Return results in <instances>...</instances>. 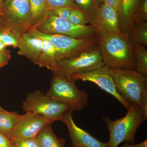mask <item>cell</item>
Returning <instances> with one entry per match:
<instances>
[{"instance_id": "36", "label": "cell", "mask_w": 147, "mask_h": 147, "mask_svg": "<svg viewBox=\"0 0 147 147\" xmlns=\"http://www.w3.org/2000/svg\"><path fill=\"white\" fill-rule=\"evenodd\" d=\"M103 1H104V0H98L99 5H100L101 4L103 3Z\"/></svg>"}, {"instance_id": "23", "label": "cell", "mask_w": 147, "mask_h": 147, "mask_svg": "<svg viewBox=\"0 0 147 147\" xmlns=\"http://www.w3.org/2000/svg\"><path fill=\"white\" fill-rule=\"evenodd\" d=\"M132 51L137 61L136 70L147 75V50L146 47L138 44H131Z\"/></svg>"}, {"instance_id": "30", "label": "cell", "mask_w": 147, "mask_h": 147, "mask_svg": "<svg viewBox=\"0 0 147 147\" xmlns=\"http://www.w3.org/2000/svg\"><path fill=\"white\" fill-rule=\"evenodd\" d=\"M121 0H104L103 3L106 5L114 9L116 11L118 16L120 6Z\"/></svg>"}, {"instance_id": "22", "label": "cell", "mask_w": 147, "mask_h": 147, "mask_svg": "<svg viewBox=\"0 0 147 147\" xmlns=\"http://www.w3.org/2000/svg\"><path fill=\"white\" fill-rule=\"evenodd\" d=\"M131 44L147 46V22H139L132 27L126 34Z\"/></svg>"}, {"instance_id": "21", "label": "cell", "mask_w": 147, "mask_h": 147, "mask_svg": "<svg viewBox=\"0 0 147 147\" xmlns=\"http://www.w3.org/2000/svg\"><path fill=\"white\" fill-rule=\"evenodd\" d=\"M73 1L76 9L84 13L89 23L93 26L99 6L98 0H73Z\"/></svg>"}, {"instance_id": "32", "label": "cell", "mask_w": 147, "mask_h": 147, "mask_svg": "<svg viewBox=\"0 0 147 147\" xmlns=\"http://www.w3.org/2000/svg\"><path fill=\"white\" fill-rule=\"evenodd\" d=\"M121 147H147V140L146 139L138 144H130L126 142L125 144Z\"/></svg>"}, {"instance_id": "5", "label": "cell", "mask_w": 147, "mask_h": 147, "mask_svg": "<svg viewBox=\"0 0 147 147\" xmlns=\"http://www.w3.org/2000/svg\"><path fill=\"white\" fill-rule=\"evenodd\" d=\"M48 96L68 105L70 110L81 111L88 105L89 95L86 90H80L75 82L58 74H53Z\"/></svg>"}, {"instance_id": "6", "label": "cell", "mask_w": 147, "mask_h": 147, "mask_svg": "<svg viewBox=\"0 0 147 147\" xmlns=\"http://www.w3.org/2000/svg\"><path fill=\"white\" fill-rule=\"evenodd\" d=\"M34 28L43 33L64 35L77 38L98 36L97 30L94 27L91 25H75L68 19L57 16L53 11H50Z\"/></svg>"}, {"instance_id": "29", "label": "cell", "mask_w": 147, "mask_h": 147, "mask_svg": "<svg viewBox=\"0 0 147 147\" xmlns=\"http://www.w3.org/2000/svg\"><path fill=\"white\" fill-rule=\"evenodd\" d=\"M11 58V51L6 49L0 52V68L8 64L9 61Z\"/></svg>"}, {"instance_id": "27", "label": "cell", "mask_w": 147, "mask_h": 147, "mask_svg": "<svg viewBox=\"0 0 147 147\" xmlns=\"http://www.w3.org/2000/svg\"><path fill=\"white\" fill-rule=\"evenodd\" d=\"M74 8L68 7H62L53 10V13L57 16L65 19H68L71 11Z\"/></svg>"}, {"instance_id": "37", "label": "cell", "mask_w": 147, "mask_h": 147, "mask_svg": "<svg viewBox=\"0 0 147 147\" xmlns=\"http://www.w3.org/2000/svg\"><path fill=\"white\" fill-rule=\"evenodd\" d=\"M3 0H0V5H1L2 3Z\"/></svg>"}, {"instance_id": "3", "label": "cell", "mask_w": 147, "mask_h": 147, "mask_svg": "<svg viewBox=\"0 0 147 147\" xmlns=\"http://www.w3.org/2000/svg\"><path fill=\"white\" fill-rule=\"evenodd\" d=\"M102 120L110 134L107 147H117L125 142L134 144L137 129L146 121L142 108L134 104H131L123 117L112 121L106 116L102 118Z\"/></svg>"}, {"instance_id": "14", "label": "cell", "mask_w": 147, "mask_h": 147, "mask_svg": "<svg viewBox=\"0 0 147 147\" xmlns=\"http://www.w3.org/2000/svg\"><path fill=\"white\" fill-rule=\"evenodd\" d=\"M143 0H121L118 14L121 31L127 34L137 23Z\"/></svg>"}, {"instance_id": "7", "label": "cell", "mask_w": 147, "mask_h": 147, "mask_svg": "<svg viewBox=\"0 0 147 147\" xmlns=\"http://www.w3.org/2000/svg\"><path fill=\"white\" fill-rule=\"evenodd\" d=\"M103 65L102 54L98 46L76 57L58 61L51 71L71 80L74 74L91 71Z\"/></svg>"}, {"instance_id": "33", "label": "cell", "mask_w": 147, "mask_h": 147, "mask_svg": "<svg viewBox=\"0 0 147 147\" xmlns=\"http://www.w3.org/2000/svg\"><path fill=\"white\" fill-rule=\"evenodd\" d=\"M6 47L7 46L0 40V52L5 50L6 49Z\"/></svg>"}, {"instance_id": "12", "label": "cell", "mask_w": 147, "mask_h": 147, "mask_svg": "<svg viewBox=\"0 0 147 147\" xmlns=\"http://www.w3.org/2000/svg\"><path fill=\"white\" fill-rule=\"evenodd\" d=\"M72 112L71 110L66 112L61 121L68 129L72 147H107V143L100 142L76 125L73 120Z\"/></svg>"}, {"instance_id": "34", "label": "cell", "mask_w": 147, "mask_h": 147, "mask_svg": "<svg viewBox=\"0 0 147 147\" xmlns=\"http://www.w3.org/2000/svg\"><path fill=\"white\" fill-rule=\"evenodd\" d=\"M4 23V20L2 16H0V27L2 26Z\"/></svg>"}, {"instance_id": "24", "label": "cell", "mask_w": 147, "mask_h": 147, "mask_svg": "<svg viewBox=\"0 0 147 147\" xmlns=\"http://www.w3.org/2000/svg\"><path fill=\"white\" fill-rule=\"evenodd\" d=\"M12 147H41L36 137L33 138H18L11 140Z\"/></svg>"}, {"instance_id": "10", "label": "cell", "mask_w": 147, "mask_h": 147, "mask_svg": "<svg viewBox=\"0 0 147 147\" xmlns=\"http://www.w3.org/2000/svg\"><path fill=\"white\" fill-rule=\"evenodd\" d=\"M53 122V120L42 115L26 113L14 127L10 139L35 138L43 129Z\"/></svg>"}, {"instance_id": "11", "label": "cell", "mask_w": 147, "mask_h": 147, "mask_svg": "<svg viewBox=\"0 0 147 147\" xmlns=\"http://www.w3.org/2000/svg\"><path fill=\"white\" fill-rule=\"evenodd\" d=\"M1 6L5 22L26 32L30 13L29 0H3Z\"/></svg>"}, {"instance_id": "2", "label": "cell", "mask_w": 147, "mask_h": 147, "mask_svg": "<svg viewBox=\"0 0 147 147\" xmlns=\"http://www.w3.org/2000/svg\"><path fill=\"white\" fill-rule=\"evenodd\" d=\"M116 88L130 104L139 105L147 119V75L134 69L110 68Z\"/></svg>"}, {"instance_id": "8", "label": "cell", "mask_w": 147, "mask_h": 147, "mask_svg": "<svg viewBox=\"0 0 147 147\" xmlns=\"http://www.w3.org/2000/svg\"><path fill=\"white\" fill-rule=\"evenodd\" d=\"M22 108L26 113L42 115L54 122L61 121L64 114L70 110L68 105L51 98L40 90L28 93Z\"/></svg>"}, {"instance_id": "18", "label": "cell", "mask_w": 147, "mask_h": 147, "mask_svg": "<svg viewBox=\"0 0 147 147\" xmlns=\"http://www.w3.org/2000/svg\"><path fill=\"white\" fill-rule=\"evenodd\" d=\"M42 49L37 65L52 70L57 63L56 50L54 45L47 40L42 39Z\"/></svg>"}, {"instance_id": "16", "label": "cell", "mask_w": 147, "mask_h": 147, "mask_svg": "<svg viewBox=\"0 0 147 147\" xmlns=\"http://www.w3.org/2000/svg\"><path fill=\"white\" fill-rule=\"evenodd\" d=\"M29 2L30 13L27 31L35 28L51 11L46 0H29Z\"/></svg>"}, {"instance_id": "39", "label": "cell", "mask_w": 147, "mask_h": 147, "mask_svg": "<svg viewBox=\"0 0 147 147\" xmlns=\"http://www.w3.org/2000/svg\"><path fill=\"white\" fill-rule=\"evenodd\" d=\"M84 147L81 146H74V147Z\"/></svg>"}, {"instance_id": "4", "label": "cell", "mask_w": 147, "mask_h": 147, "mask_svg": "<svg viewBox=\"0 0 147 147\" xmlns=\"http://www.w3.org/2000/svg\"><path fill=\"white\" fill-rule=\"evenodd\" d=\"M27 32L51 42L56 50L57 61L76 57L98 46V36L77 38L64 35L43 33L35 28L30 29Z\"/></svg>"}, {"instance_id": "9", "label": "cell", "mask_w": 147, "mask_h": 147, "mask_svg": "<svg viewBox=\"0 0 147 147\" xmlns=\"http://www.w3.org/2000/svg\"><path fill=\"white\" fill-rule=\"evenodd\" d=\"M71 79L74 82L81 80L94 83L104 91L114 96L127 110L131 106V104L121 96L117 90L111 68L107 66L103 65L91 71L75 74L71 76Z\"/></svg>"}, {"instance_id": "31", "label": "cell", "mask_w": 147, "mask_h": 147, "mask_svg": "<svg viewBox=\"0 0 147 147\" xmlns=\"http://www.w3.org/2000/svg\"><path fill=\"white\" fill-rule=\"evenodd\" d=\"M0 147H12L10 139L5 135L0 133Z\"/></svg>"}, {"instance_id": "19", "label": "cell", "mask_w": 147, "mask_h": 147, "mask_svg": "<svg viewBox=\"0 0 147 147\" xmlns=\"http://www.w3.org/2000/svg\"><path fill=\"white\" fill-rule=\"evenodd\" d=\"M22 116L17 112L0 110V133L10 139L14 127Z\"/></svg>"}, {"instance_id": "20", "label": "cell", "mask_w": 147, "mask_h": 147, "mask_svg": "<svg viewBox=\"0 0 147 147\" xmlns=\"http://www.w3.org/2000/svg\"><path fill=\"white\" fill-rule=\"evenodd\" d=\"M41 147H66L65 140L56 136L51 124L47 125L36 137Z\"/></svg>"}, {"instance_id": "13", "label": "cell", "mask_w": 147, "mask_h": 147, "mask_svg": "<svg viewBox=\"0 0 147 147\" xmlns=\"http://www.w3.org/2000/svg\"><path fill=\"white\" fill-rule=\"evenodd\" d=\"M93 26L96 29L98 34L121 32L116 11L104 3L99 5Z\"/></svg>"}, {"instance_id": "17", "label": "cell", "mask_w": 147, "mask_h": 147, "mask_svg": "<svg viewBox=\"0 0 147 147\" xmlns=\"http://www.w3.org/2000/svg\"><path fill=\"white\" fill-rule=\"evenodd\" d=\"M25 31L14 25L6 23L0 27V40L7 46L18 47Z\"/></svg>"}, {"instance_id": "26", "label": "cell", "mask_w": 147, "mask_h": 147, "mask_svg": "<svg viewBox=\"0 0 147 147\" xmlns=\"http://www.w3.org/2000/svg\"><path fill=\"white\" fill-rule=\"evenodd\" d=\"M50 10L62 7H68L76 9L73 0H46Z\"/></svg>"}, {"instance_id": "15", "label": "cell", "mask_w": 147, "mask_h": 147, "mask_svg": "<svg viewBox=\"0 0 147 147\" xmlns=\"http://www.w3.org/2000/svg\"><path fill=\"white\" fill-rule=\"evenodd\" d=\"M42 40L28 32L23 34L18 46V55L24 56L37 64L42 49Z\"/></svg>"}, {"instance_id": "25", "label": "cell", "mask_w": 147, "mask_h": 147, "mask_svg": "<svg viewBox=\"0 0 147 147\" xmlns=\"http://www.w3.org/2000/svg\"><path fill=\"white\" fill-rule=\"evenodd\" d=\"M68 20L73 24L78 26H85L89 23L84 13L76 9H74L72 11Z\"/></svg>"}, {"instance_id": "35", "label": "cell", "mask_w": 147, "mask_h": 147, "mask_svg": "<svg viewBox=\"0 0 147 147\" xmlns=\"http://www.w3.org/2000/svg\"><path fill=\"white\" fill-rule=\"evenodd\" d=\"M3 13L2 7V6L0 5V16H3Z\"/></svg>"}, {"instance_id": "28", "label": "cell", "mask_w": 147, "mask_h": 147, "mask_svg": "<svg viewBox=\"0 0 147 147\" xmlns=\"http://www.w3.org/2000/svg\"><path fill=\"white\" fill-rule=\"evenodd\" d=\"M147 22V0H143L140 7L137 23Z\"/></svg>"}, {"instance_id": "38", "label": "cell", "mask_w": 147, "mask_h": 147, "mask_svg": "<svg viewBox=\"0 0 147 147\" xmlns=\"http://www.w3.org/2000/svg\"><path fill=\"white\" fill-rule=\"evenodd\" d=\"M5 110L3 108H2L1 106H0V110Z\"/></svg>"}, {"instance_id": "1", "label": "cell", "mask_w": 147, "mask_h": 147, "mask_svg": "<svg viewBox=\"0 0 147 147\" xmlns=\"http://www.w3.org/2000/svg\"><path fill=\"white\" fill-rule=\"evenodd\" d=\"M98 47L104 65L110 68L136 70L137 61L126 34L121 32L98 34Z\"/></svg>"}]
</instances>
